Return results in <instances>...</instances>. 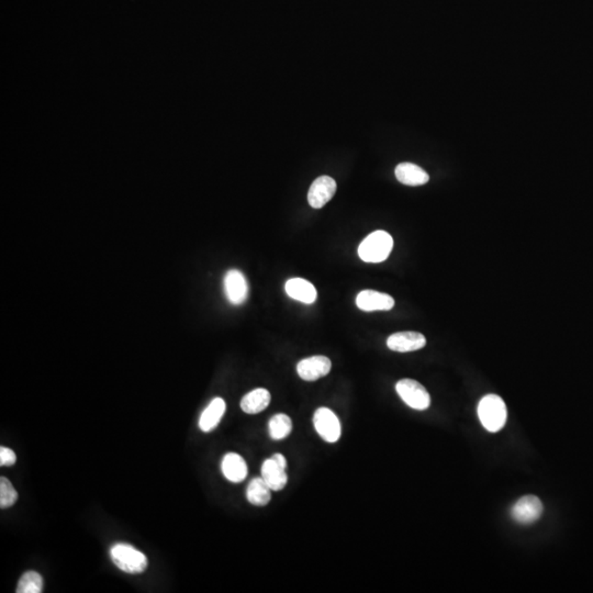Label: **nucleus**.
Instances as JSON below:
<instances>
[{
    "label": "nucleus",
    "instance_id": "f8f14e48",
    "mask_svg": "<svg viewBox=\"0 0 593 593\" xmlns=\"http://www.w3.org/2000/svg\"><path fill=\"white\" fill-rule=\"evenodd\" d=\"M286 469V466L278 463L274 457H270L262 465V478L273 491H280L288 483Z\"/></svg>",
    "mask_w": 593,
    "mask_h": 593
},
{
    "label": "nucleus",
    "instance_id": "dca6fc26",
    "mask_svg": "<svg viewBox=\"0 0 593 593\" xmlns=\"http://www.w3.org/2000/svg\"><path fill=\"white\" fill-rule=\"evenodd\" d=\"M225 409H227V405H225L223 399H213L210 405L205 407L201 419H199V427H201V431L208 433V432L215 429L219 425L223 415H225Z\"/></svg>",
    "mask_w": 593,
    "mask_h": 593
},
{
    "label": "nucleus",
    "instance_id": "ddd939ff",
    "mask_svg": "<svg viewBox=\"0 0 593 593\" xmlns=\"http://www.w3.org/2000/svg\"><path fill=\"white\" fill-rule=\"evenodd\" d=\"M285 290L292 299L302 304H314L318 296L316 287L304 278H292L286 282Z\"/></svg>",
    "mask_w": 593,
    "mask_h": 593
},
{
    "label": "nucleus",
    "instance_id": "39448f33",
    "mask_svg": "<svg viewBox=\"0 0 593 593\" xmlns=\"http://www.w3.org/2000/svg\"><path fill=\"white\" fill-rule=\"evenodd\" d=\"M314 424L318 434L328 443H336L342 434L340 420L328 407H320L314 413Z\"/></svg>",
    "mask_w": 593,
    "mask_h": 593
},
{
    "label": "nucleus",
    "instance_id": "f257e3e1",
    "mask_svg": "<svg viewBox=\"0 0 593 593\" xmlns=\"http://www.w3.org/2000/svg\"><path fill=\"white\" fill-rule=\"evenodd\" d=\"M478 417L480 422L491 433L503 429L508 417V411L503 399L497 395H487L478 405Z\"/></svg>",
    "mask_w": 593,
    "mask_h": 593
},
{
    "label": "nucleus",
    "instance_id": "6e6552de",
    "mask_svg": "<svg viewBox=\"0 0 593 593\" xmlns=\"http://www.w3.org/2000/svg\"><path fill=\"white\" fill-rule=\"evenodd\" d=\"M356 304L363 311H389L395 306V299L390 294L367 289L357 294Z\"/></svg>",
    "mask_w": 593,
    "mask_h": 593
},
{
    "label": "nucleus",
    "instance_id": "9d476101",
    "mask_svg": "<svg viewBox=\"0 0 593 593\" xmlns=\"http://www.w3.org/2000/svg\"><path fill=\"white\" fill-rule=\"evenodd\" d=\"M427 345V338L419 332H397L389 336L387 346L393 352L407 353L421 350Z\"/></svg>",
    "mask_w": 593,
    "mask_h": 593
},
{
    "label": "nucleus",
    "instance_id": "423d86ee",
    "mask_svg": "<svg viewBox=\"0 0 593 593\" xmlns=\"http://www.w3.org/2000/svg\"><path fill=\"white\" fill-rule=\"evenodd\" d=\"M544 511L542 501L535 496H525L518 499L511 509L514 521L520 524H532L538 521Z\"/></svg>",
    "mask_w": 593,
    "mask_h": 593
},
{
    "label": "nucleus",
    "instance_id": "0eeeda50",
    "mask_svg": "<svg viewBox=\"0 0 593 593\" xmlns=\"http://www.w3.org/2000/svg\"><path fill=\"white\" fill-rule=\"evenodd\" d=\"M336 183L332 177L320 176L312 183L308 193L309 205L314 209L324 208L336 195Z\"/></svg>",
    "mask_w": 593,
    "mask_h": 593
},
{
    "label": "nucleus",
    "instance_id": "f03ea898",
    "mask_svg": "<svg viewBox=\"0 0 593 593\" xmlns=\"http://www.w3.org/2000/svg\"><path fill=\"white\" fill-rule=\"evenodd\" d=\"M393 247V239L386 231L373 232L358 246V255L366 263L386 261Z\"/></svg>",
    "mask_w": 593,
    "mask_h": 593
},
{
    "label": "nucleus",
    "instance_id": "7ed1b4c3",
    "mask_svg": "<svg viewBox=\"0 0 593 593\" xmlns=\"http://www.w3.org/2000/svg\"><path fill=\"white\" fill-rule=\"evenodd\" d=\"M110 557L119 570L127 574H141L147 568L146 556L129 544L112 546Z\"/></svg>",
    "mask_w": 593,
    "mask_h": 593
},
{
    "label": "nucleus",
    "instance_id": "412c9836",
    "mask_svg": "<svg viewBox=\"0 0 593 593\" xmlns=\"http://www.w3.org/2000/svg\"><path fill=\"white\" fill-rule=\"evenodd\" d=\"M18 500V493L7 478H0V506L7 509L14 506Z\"/></svg>",
    "mask_w": 593,
    "mask_h": 593
},
{
    "label": "nucleus",
    "instance_id": "6ab92c4d",
    "mask_svg": "<svg viewBox=\"0 0 593 593\" xmlns=\"http://www.w3.org/2000/svg\"><path fill=\"white\" fill-rule=\"evenodd\" d=\"M270 437L276 441L286 439L292 433V421L287 415L278 413L268 423Z\"/></svg>",
    "mask_w": 593,
    "mask_h": 593
},
{
    "label": "nucleus",
    "instance_id": "20e7f679",
    "mask_svg": "<svg viewBox=\"0 0 593 593\" xmlns=\"http://www.w3.org/2000/svg\"><path fill=\"white\" fill-rule=\"evenodd\" d=\"M395 390L405 405L415 410H427L431 405V397L422 385L413 379H401L395 385Z\"/></svg>",
    "mask_w": 593,
    "mask_h": 593
},
{
    "label": "nucleus",
    "instance_id": "f3484780",
    "mask_svg": "<svg viewBox=\"0 0 593 593\" xmlns=\"http://www.w3.org/2000/svg\"><path fill=\"white\" fill-rule=\"evenodd\" d=\"M269 391L257 388L244 395L241 401V409L247 415H257L265 410L270 403Z\"/></svg>",
    "mask_w": 593,
    "mask_h": 593
},
{
    "label": "nucleus",
    "instance_id": "9b49d317",
    "mask_svg": "<svg viewBox=\"0 0 593 593\" xmlns=\"http://www.w3.org/2000/svg\"><path fill=\"white\" fill-rule=\"evenodd\" d=\"M225 292L232 304L239 306L245 302L249 294V285L245 276L237 269L228 272L225 277Z\"/></svg>",
    "mask_w": 593,
    "mask_h": 593
},
{
    "label": "nucleus",
    "instance_id": "1a4fd4ad",
    "mask_svg": "<svg viewBox=\"0 0 593 593\" xmlns=\"http://www.w3.org/2000/svg\"><path fill=\"white\" fill-rule=\"evenodd\" d=\"M332 368V363L326 356H312L300 360L296 365V373L306 381H316L326 377Z\"/></svg>",
    "mask_w": 593,
    "mask_h": 593
},
{
    "label": "nucleus",
    "instance_id": "a211bd4d",
    "mask_svg": "<svg viewBox=\"0 0 593 593\" xmlns=\"http://www.w3.org/2000/svg\"><path fill=\"white\" fill-rule=\"evenodd\" d=\"M272 489L269 486L265 483L263 478H254L250 483L246 491V498L249 500L250 503L256 506H264L269 503L272 499Z\"/></svg>",
    "mask_w": 593,
    "mask_h": 593
},
{
    "label": "nucleus",
    "instance_id": "4468645a",
    "mask_svg": "<svg viewBox=\"0 0 593 593\" xmlns=\"http://www.w3.org/2000/svg\"><path fill=\"white\" fill-rule=\"evenodd\" d=\"M395 174L397 179L407 186H422L429 181L427 171L412 163H401L395 167Z\"/></svg>",
    "mask_w": 593,
    "mask_h": 593
},
{
    "label": "nucleus",
    "instance_id": "2eb2a0df",
    "mask_svg": "<svg viewBox=\"0 0 593 593\" xmlns=\"http://www.w3.org/2000/svg\"><path fill=\"white\" fill-rule=\"evenodd\" d=\"M221 469L225 477L234 484L241 483L247 476V465L239 454H227L222 459Z\"/></svg>",
    "mask_w": 593,
    "mask_h": 593
},
{
    "label": "nucleus",
    "instance_id": "4be33fe9",
    "mask_svg": "<svg viewBox=\"0 0 593 593\" xmlns=\"http://www.w3.org/2000/svg\"><path fill=\"white\" fill-rule=\"evenodd\" d=\"M17 457H16L15 452L8 449V447H0V466H12L15 465Z\"/></svg>",
    "mask_w": 593,
    "mask_h": 593
},
{
    "label": "nucleus",
    "instance_id": "aec40b11",
    "mask_svg": "<svg viewBox=\"0 0 593 593\" xmlns=\"http://www.w3.org/2000/svg\"><path fill=\"white\" fill-rule=\"evenodd\" d=\"M16 591L18 593H41L43 591V578L36 572H27L20 578Z\"/></svg>",
    "mask_w": 593,
    "mask_h": 593
}]
</instances>
